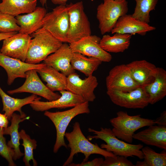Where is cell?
Wrapping results in <instances>:
<instances>
[{
    "mask_svg": "<svg viewBox=\"0 0 166 166\" xmlns=\"http://www.w3.org/2000/svg\"><path fill=\"white\" fill-rule=\"evenodd\" d=\"M88 131L94 134L93 136H88L89 140L94 139L103 140L106 144H101L100 147L115 156L127 158L136 156L140 159H143L144 155L141 150L143 147L142 144H132L119 140L110 128H101L99 131L89 128Z\"/></svg>",
    "mask_w": 166,
    "mask_h": 166,
    "instance_id": "1",
    "label": "cell"
},
{
    "mask_svg": "<svg viewBox=\"0 0 166 166\" xmlns=\"http://www.w3.org/2000/svg\"><path fill=\"white\" fill-rule=\"evenodd\" d=\"M65 137L68 142L67 146L70 148V152L63 164V166H68L72 163L74 155L79 153H83L85 156L83 162L87 161L90 156L92 154L100 155L105 158L116 156L113 153L101 148L97 144H93L83 134L80 124L78 122L74 124L71 132H65Z\"/></svg>",
    "mask_w": 166,
    "mask_h": 166,
    "instance_id": "2",
    "label": "cell"
},
{
    "mask_svg": "<svg viewBox=\"0 0 166 166\" xmlns=\"http://www.w3.org/2000/svg\"><path fill=\"white\" fill-rule=\"evenodd\" d=\"M32 34L25 62L36 64L44 61L61 45L63 42L41 27Z\"/></svg>",
    "mask_w": 166,
    "mask_h": 166,
    "instance_id": "3",
    "label": "cell"
},
{
    "mask_svg": "<svg viewBox=\"0 0 166 166\" xmlns=\"http://www.w3.org/2000/svg\"><path fill=\"white\" fill-rule=\"evenodd\" d=\"M117 115L110 120L113 127L112 131L117 138L128 143H132L133 136L137 130L156 124L154 120L142 117L140 114L131 116L126 112L120 111Z\"/></svg>",
    "mask_w": 166,
    "mask_h": 166,
    "instance_id": "4",
    "label": "cell"
},
{
    "mask_svg": "<svg viewBox=\"0 0 166 166\" xmlns=\"http://www.w3.org/2000/svg\"><path fill=\"white\" fill-rule=\"evenodd\" d=\"M89 102L85 101L65 111L55 112L45 111L44 115L52 122L56 129V138L53 148V152L56 153L62 146L67 148L64 139L67 127L76 116L81 114L89 113Z\"/></svg>",
    "mask_w": 166,
    "mask_h": 166,
    "instance_id": "5",
    "label": "cell"
},
{
    "mask_svg": "<svg viewBox=\"0 0 166 166\" xmlns=\"http://www.w3.org/2000/svg\"><path fill=\"white\" fill-rule=\"evenodd\" d=\"M128 10L126 0H103L97 9L101 34L111 32L119 18L127 14Z\"/></svg>",
    "mask_w": 166,
    "mask_h": 166,
    "instance_id": "6",
    "label": "cell"
},
{
    "mask_svg": "<svg viewBox=\"0 0 166 166\" xmlns=\"http://www.w3.org/2000/svg\"><path fill=\"white\" fill-rule=\"evenodd\" d=\"M66 6L69 20L67 43L69 44L91 35L90 23L84 11L83 2H70Z\"/></svg>",
    "mask_w": 166,
    "mask_h": 166,
    "instance_id": "7",
    "label": "cell"
},
{
    "mask_svg": "<svg viewBox=\"0 0 166 166\" xmlns=\"http://www.w3.org/2000/svg\"><path fill=\"white\" fill-rule=\"evenodd\" d=\"M69 27V16L66 5L56 7L47 13L42 21V27L63 43H67Z\"/></svg>",
    "mask_w": 166,
    "mask_h": 166,
    "instance_id": "8",
    "label": "cell"
},
{
    "mask_svg": "<svg viewBox=\"0 0 166 166\" xmlns=\"http://www.w3.org/2000/svg\"><path fill=\"white\" fill-rule=\"evenodd\" d=\"M107 94L113 103L127 109H143L149 104L144 86L126 91L107 90Z\"/></svg>",
    "mask_w": 166,
    "mask_h": 166,
    "instance_id": "9",
    "label": "cell"
},
{
    "mask_svg": "<svg viewBox=\"0 0 166 166\" xmlns=\"http://www.w3.org/2000/svg\"><path fill=\"white\" fill-rule=\"evenodd\" d=\"M26 80L19 87L10 90V94L26 92L41 96L48 101L56 100L61 96L59 94L50 90L42 81L35 69H30L26 72Z\"/></svg>",
    "mask_w": 166,
    "mask_h": 166,
    "instance_id": "10",
    "label": "cell"
},
{
    "mask_svg": "<svg viewBox=\"0 0 166 166\" xmlns=\"http://www.w3.org/2000/svg\"><path fill=\"white\" fill-rule=\"evenodd\" d=\"M101 39L96 35H91L69 43V45L74 53L96 58L102 62H110L112 60V56L100 46L99 43Z\"/></svg>",
    "mask_w": 166,
    "mask_h": 166,
    "instance_id": "11",
    "label": "cell"
},
{
    "mask_svg": "<svg viewBox=\"0 0 166 166\" xmlns=\"http://www.w3.org/2000/svg\"><path fill=\"white\" fill-rule=\"evenodd\" d=\"M98 83L93 75L82 79L74 72L67 76L66 90L82 97L85 101L93 102L96 98L94 93Z\"/></svg>",
    "mask_w": 166,
    "mask_h": 166,
    "instance_id": "12",
    "label": "cell"
},
{
    "mask_svg": "<svg viewBox=\"0 0 166 166\" xmlns=\"http://www.w3.org/2000/svg\"><path fill=\"white\" fill-rule=\"evenodd\" d=\"M105 80L107 90L126 91L140 86L134 81L125 64L117 65L112 68Z\"/></svg>",
    "mask_w": 166,
    "mask_h": 166,
    "instance_id": "13",
    "label": "cell"
},
{
    "mask_svg": "<svg viewBox=\"0 0 166 166\" xmlns=\"http://www.w3.org/2000/svg\"><path fill=\"white\" fill-rule=\"evenodd\" d=\"M31 38L30 35L17 33L3 40L0 52L25 62Z\"/></svg>",
    "mask_w": 166,
    "mask_h": 166,
    "instance_id": "14",
    "label": "cell"
},
{
    "mask_svg": "<svg viewBox=\"0 0 166 166\" xmlns=\"http://www.w3.org/2000/svg\"><path fill=\"white\" fill-rule=\"evenodd\" d=\"M45 65L43 63L29 64L21 60L5 55L0 52V66L3 68L7 75V83L11 85L15 79L25 78L26 72L32 69L41 68Z\"/></svg>",
    "mask_w": 166,
    "mask_h": 166,
    "instance_id": "15",
    "label": "cell"
},
{
    "mask_svg": "<svg viewBox=\"0 0 166 166\" xmlns=\"http://www.w3.org/2000/svg\"><path fill=\"white\" fill-rule=\"evenodd\" d=\"M59 92L61 96L56 100L43 101H40L41 97H38L30 104V106L35 111L43 112L52 109L73 107L85 101L82 97L67 90Z\"/></svg>",
    "mask_w": 166,
    "mask_h": 166,
    "instance_id": "16",
    "label": "cell"
},
{
    "mask_svg": "<svg viewBox=\"0 0 166 166\" xmlns=\"http://www.w3.org/2000/svg\"><path fill=\"white\" fill-rule=\"evenodd\" d=\"M73 52L67 43H63L61 47L43 61L45 65L50 66L67 76L75 72L71 61Z\"/></svg>",
    "mask_w": 166,
    "mask_h": 166,
    "instance_id": "17",
    "label": "cell"
},
{
    "mask_svg": "<svg viewBox=\"0 0 166 166\" xmlns=\"http://www.w3.org/2000/svg\"><path fill=\"white\" fill-rule=\"evenodd\" d=\"M155 27L141 21L127 14L120 17L111 31L116 33L144 36L149 32L156 29Z\"/></svg>",
    "mask_w": 166,
    "mask_h": 166,
    "instance_id": "18",
    "label": "cell"
},
{
    "mask_svg": "<svg viewBox=\"0 0 166 166\" xmlns=\"http://www.w3.org/2000/svg\"><path fill=\"white\" fill-rule=\"evenodd\" d=\"M133 138L147 145L166 150V126L149 125L148 128L135 133Z\"/></svg>",
    "mask_w": 166,
    "mask_h": 166,
    "instance_id": "19",
    "label": "cell"
},
{
    "mask_svg": "<svg viewBox=\"0 0 166 166\" xmlns=\"http://www.w3.org/2000/svg\"><path fill=\"white\" fill-rule=\"evenodd\" d=\"M47 13L43 7H36L32 12L15 17L17 23L20 27L18 32L32 34L42 27L43 19Z\"/></svg>",
    "mask_w": 166,
    "mask_h": 166,
    "instance_id": "20",
    "label": "cell"
},
{
    "mask_svg": "<svg viewBox=\"0 0 166 166\" xmlns=\"http://www.w3.org/2000/svg\"><path fill=\"white\" fill-rule=\"evenodd\" d=\"M132 78L139 86H145L152 80L157 67L145 60L134 61L126 64Z\"/></svg>",
    "mask_w": 166,
    "mask_h": 166,
    "instance_id": "21",
    "label": "cell"
},
{
    "mask_svg": "<svg viewBox=\"0 0 166 166\" xmlns=\"http://www.w3.org/2000/svg\"><path fill=\"white\" fill-rule=\"evenodd\" d=\"M149 97V104L153 105L162 100L166 95V71L157 67L156 74L150 82L144 86Z\"/></svg>",
    "mask_w": 166,
    "mask_h": 166,
    "instance_id": "22",
    "label": "cell"
},
{
    "mask_svg": "<svg viewBox=\"0 0 166 166\" xmlns=\"http://www.w3.org/2000/svg\"><path fill=\"white\" fill-rule=\"evenodd\" d=\"M29 118V117H26L24 113L20 114L14 113L10 120V125L6 128H3L4 135H9L10 136V139L8 142L7 144L14 150V160H16L24 155V153L21 151L19 147L21 138L18 132L19 124Z\"/></svg>",
    "mask_w": 166,
    "mask_h": 166,
    "instance_id": "23",
    "label": "cell"
},
{
    "mask_svg": "<svg viewBox=\"0 0 166 166\" xmlns=\"http://www.w3.org/2000/svg\"><path fill=\"white\" fill-rule=\"evenodd\" d=\"M36 70L42 80L46 83V86L51 91L66 90L67 77L62 73L46 65Z\"/></svg>",
    "mask_w": 166,
    "mask_h": 166,
    "instance_id": "24",
    "label": "cell"
},
{
    "mask_svg": "<svg viewBox=\"0 0 166 166\" xmlns=\"http://www.w3.org/2000/svg\"><path fill=\"white\" fill-rule=\"evenodd\" d=\"M132 35L115 33L112 36L104 35L101 38L100 45L108 53L123 52L128 49L130 44Z\"/></svg>",
    "mask_w": 166,
    "mask_h": 166,
    "instance_id": "25",
    "label": "cell"
},
{
    "mask_svg": "<svg viewBox=\"0 0 166 166\" xmlns=\"http://www.w3.org/2000/svg\"><path fill=\"white\" fill-rule=\"evenodd\" d=\"M0 96L3 104L2 111L4 114L10 120L15 111L19 112L20 114L24 113L22 110V107L27 104H30L37 97V95L32 94L23 99L12 97L6 93L0 86Z\"/></svg>",
    "mask_w": 166,
    "mask_h": 166,
    "instance_id": "26",
    "label": "cell"
},
{
    "mask_svg": "<svg viewBox=\"0 0 166 166\" xmlns=\"http://www.w3.org/2000/svg\"><path fill=\"white\" fill-rule=\"evenodd\" d=\"M37 0H2L0 11L14 17L28 13L36 7Z\"/></svg>",
    "mask_w": 166,
    "mask_h": 166,
    "instance_id": "27",
    "label": "cell"
},
{
    "mask_svg": "<svg viewBox=\"0 0 166 166\" xmlns=\"http://www.w3.org/2000/svg\"><path fill=\"white\" fill-rule=\"evenodd\" d=\"M102 62L96 58L88 57L81 53L73 52L71 64L74 70H77L88 77L93 75Z\"/></svg>",
    "mask_w": 166,
    "mask_h": 166,
    "instance_id": "28",
    "label": "cell"
},
{
    "mask_svg": "<svg viewBox=\"0 0 166 166\" xmlns=\"http://www.w3.org/2000/svg\"><path fill=\"white\" fill-rule=\"evenodd\" d=\"M141 151L144 155L143 161H137L135 166H165L166 152L164 150L160 153L156 152L148 146L143 147Z\"/></svg>",
    "mask_w": 166,
    "mask_h": 166,
    "instance_id": "29",
    "label": "cell"
},
{
    "mask_svg": "<svg viewBox=\"0 0 166 166\" xmlns=\"http://www.w3.org/2000/svg\"><path fill=\"white\" fill-rule=\"evenodd\" d=\"M136 5L133 13L134 18L147 23L150 22V12L155 10L158 0H135Z\"/></svg>",
    "mask_w": 166,
    "mask_h": 166,
    "instance_id": "30",
    "label": "cell"
},
{
    "mask_svg": "<svg viewBox=\"0 0 166 166\" xmlns=\"http://www.w3.org/2000/svg\"><path fill=\"white\" fill-rule=\"evenodd\" d=\"M21 139L23 141L22 145L24 149V156L23 161L26 166H30V161L32 160L33 165L37 166L38 164L34 157L33 151L36 149L37 146L36 141L32 139L23 129H22L19 132Z\"/></svg>",
    "mask_w": 166,
    "mask_h": 166,
    "instance_id": "31",
    "label": "cell"
},
{
    "mask_svg": "<svg viewBox=\"0 0 166 166\" xmlns=\"http://www.w3.org/2000/svg\"><path fill=\"white\" fill-rule=\"evenodd\" d=\"M20 27L17 23L15 18L0 11V33L18 32Z\"/></svg>",
    "mask_w": 166,
    "mask_h": 166,
    "instance_id": "32",
    "label": "cell"
},
{
    "mask_svg": "<svg viewBox=\"0 0 166 166\" xmlns=\"http://www.w3.org/2000/svg\"><path fill=\"white\" fill-rule=\"evenodd\" d=\"M4 135L3 128L0 127V155L7 161L9 166H16L13 159L14 150L7 145Z\"/></svg>",
    "mask_w": 166,
    "mask_h": 166,
    "instance_id": "33",
    "label": "cell"
},
{
    "mask_svg": "<svg viewBox=\"0 0 166 166\" xmlns=\"http://www.w3.org/2000/svg\"><path fill=\"white\" fill-rule=\"evenodd\" d=\"M127 157L121 156L107 157L105 158L102 166H134Z\"/></svg>",
    "mask_w": 166,
    "mask_h": 166,
    "instance_id": "34",
    "label": "cell"
},
{
    "mask_svg": "<svg viewBox=\"0 0 166 166\" xmlns=\"http://www.w3.org/2000/svg\"><path fill=\"white\" fill-rule=\"evenodd\" d=\"M104 160L102 158H96L91 161L82 162L80 164H75L73 162L69 166H102Z\"/></svg>",
    "mask_w": 166,
    "mask_h": 166,
    "instance_id": "35",
    "label": "cell"
},
{
    "mask_svg": "<svg viewBox=\"0 0 166 166\" xmlns=\"http://www.w3.org/2000/svg\"><path fill=\"white\" fill-rule=\"evenodd\" d=\"M154 121L155 124L158 125L166 126V111H164Z\"/></svg>",
    "mask_w": 166,
    "mask_h": 166,
    "instance_id": "36",
    "label": "cell"
},
{
    "mask_svg": "<svg viewBox=\"0 0 166 166\" xmlns=\"http://www.w3.org/2000/svg\"><path fill=\"white\" fill-rule=\"evenodd\" d=\"M9 119L4 114L0 113V127L6 128L8 126Z\"/></svg>",
    "mask_w": 166,
    "mask_h": 166,
    "instance_id": "37",
    "label": "cell"
},
{
    "mask_svg": "<svg viewBox=\"0 0 166 166\" xmlns=\"http://www.w3.org/2000/svg\"><path fill=\"white\" fill-rule=\"evenodd\" d=\"M40 2L43 6L46 4L47 0H39ZM68 0H51L54 4L59 5L65 6Z\"/></svg>",
    "mask_w": 166,
    "mask_h": 166,
    "instance_id": "38",
    "label": "cell"
},
{
    "mask_svg": "<svg viewBox=\"0 0 166 166\" xmlns=\"http://www.w3.org/2000/svg\"><path fill=\"white\" fill-rule=\"evenodd\" d=\"M18 32H14L9 33H0V41L10 37L15 34Z\"/></svg>",
    "mask_w": 166,
    "mask_h": 166,
    "instance_id": "39",
    "label": "cell"
}]
</instances>
